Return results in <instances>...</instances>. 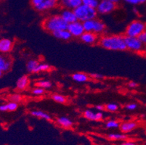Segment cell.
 Masks as SVG:
<instances>
[{"mask_svg":"<svg viewBox=\"0 0 146 145\" xmlns=\"http://www.w3.org/2000/svg\"><path fill=\"white\" fill-rule=\"evenodd\" d=\"M122 1L128 5H134V6L143 5L146 2V0H122Z\"/></svg>","mask_w":146,"mask_h":145,"instance_id":"33","label":"cell"},{"mask_svg":"<svg viewBox=\"0 0 146 145\" xmlns=\"http://www.w3.org/2000/svg\"><path fill=\"white\" fill-rule=\"evenodd\" d=\"M45 92H46V90L36 86H35V87H34L31 90V93L34 97H42L43 95H44Z\"/></svg>","mask_w":146,"mask_h":145,"instance_id":"29","label":"cell"},{"mask_svg":"<svg viewBox=\"0 0 146 145\" xmlns=\"http://www.w3.org/2000/svg\"><path fill=\"white\" fill-rule=\"evenodd\" d=\"M120 145H138L137 144L135 143L133 141H130V140H124V142H121L120 144Z\"/></svg>","mask_w":146,"mask_h":145,"instance_id":"38","label":"cell"},{"mask_svg":"<svg viewBox=\"0 0 146 145\" xmlns=\"http://www.w3.org/2000/svg\"><path fill=\"white\" fill-rule=\"evenodd\" d=\"M100 46L110 51H124L127 50L124 36L122 35H104L99 38Z\"/></svg>","mask_w":146,"mask_h":145,"instance_id":"1","label":"cell"},{"mask_svg":"<svg viewBox=\"0 0 146 145\" xmlns=\"http://www.w3.org/2000/svg\"><path fill=\"white\" fill-rule=\"evenodd\" d=\"M30 115L35 117L36 118H39L41 120H44L47 121H52V116L46 112L41 110H32L30 111Z\"/></svg>","mask_w":146,"mask_h":145,"instance_id":"20","label":"cell"},{"mask_svg":"<svg viewBox=\"0 0 146 145\" xmlns=\"http://www.w3.org/2000/svg\"><path fill=\"white\" fill-rule=\"evenodd\" d=\"M99 2L100 0H82V4L96 9Z\"/></svg>","mask_w":146,"mask_h":145,"instance_id":"32","label":"cell"},{"mask_svg":"<svg viewBox=\"0 0 146 145\" xmlns=\"http://www.w3.org/2000/svg\"><path fill=\"white\" fill-rule=\"evenodd\" d=\"M107 138L111 141H124L127 139V135L124 133H111L107 135Z\"/></svg>","mask_w":146,"mask_h":145,"instance_id":"24","label":"cell"},{"mask_svg":"<svg viewBox=\"0 0 146 145\" xmlns=\"http://www.w3.org/2000/svg\"><path fill=\"white\" fill-rule=\"evenodd\" d=\"M137 126V123L133 121H124L120 123L119 129H120L121 132L127 134L132 132L134 130L136 129Z\"/></svg>","mask_w":146,"mask_h":145,"instance_id":"15","label":"cell"},{"mask_svg":"<svg viewBox=\"0 0 146 145\" xmlns=\"http://www.w3.org/2000/svg\"><path fill=\"white\" fill-rule=\"evenodd\" d=\"M29 83H30V79H29V76L26 75H23L17 80L15 87L20 91H25L29 87Z\"/></svg>","mask_w":146,"mask_h":145,"instance_id":"17","label":"cell"},{"mask_svg":"<svg viewBox=\"0 0 146 145\" xmlns=\"http://www.w3.org/2000/svg\"><path fill=\"white\" fill-rule=\"evenodd\" d=\"M39 62L36 59H30L26 62V70L29 73H36V70Z\"/></svg>","mask_w":146,"mask_h":145,"instance_id":"23","label":"cell"},{"mask_svg":"<svg viewBox=\"0 0 146 145\" xmlns=\"http://www.w3.org/2000/svg\"><path fill=\"white\" fill-rule=\"evenodd\" d=\"M68 24L63 21L60 14H53L43 20L42 26L48 33L52 34L60 30L67 29Z\"/></svg>","mask_w":146,"mask_h":145,"instance_id":"2","label":"cell"},{"mask_svg":"<svg viewBox=\"0 0 146 145\" xmlns=\"http://www.w3.org/2000/svg\"><path fill=\"white\" fill-rule=\"evenodd\" d=\"M9 99H10V101H12V102L19 104L20 102H22L23 96L21 94H19V93H14V94H10V97H9Z\"/></svg>","mask_w":146,"mask_h":145,"instance_id":"31","label":"cell"},{"mask_svg":"<svg viewBox=\"0 0 146 145\" xmlns=\"http://www.w3.org/2000/svg\"><path fill=\"white\" fill-rule=\"evenodd\" d=\"M143 54H144V56H145L146 57V47L144 49V51H143Z\"/></svg>","mask_w":146,"mask_h":145,"instance_id":"41","label":"cell"},{"mask_svg":"<svg viewBox=\"0 0 146 145\" xmlns=\"http://www.w3.org/2000/svg\"><path fill=\"white\" fill-rule=\"evenodd\" d=\"M116 7H117V4L108 1V0H100L97 6L96 10L98 14L106 15L115 11Z\"/></svg>","mask_w":146,"mask_h":145,"instance_id":"8","label":"cell"},{"mask_svg":"<svg viewBox=\"0 0 146 145\" xmlns=\"http://www.w3.org/2000/svg\"><path fill=\"white\" fill-rule=\"evenodd\" d=\"M53 36L56 38L57 39L61 40V41H69L72 38V36L70 34V32L68 30V29H63V30H60L58 31H55L52 34Z\"/></svg>","mask_w":146,"mask_h":145,"instance_id":"18","label":"cell"},{"mask_svg":"<svg viewBox=\"0 0 146 145\" xmlns=\"http://www.w3.org/2000/svg\"><path fill=\"white\" fill-rule=\"evenodd\" d=\"M67 29L70 32L72 37H74V38H79L83 34L84 32L85 31L82 22L79 21L69 23L68 25Z\"/></svg>","mask_w":146,"mask_h":145,"instance_id":"9","label":"cell"},{"mask_svg":"<svg viewBox=\"0 0 146 145\" xmlns=\"http://www.w3.org/2000/svg\"><path fill=\"white\" fill-rule=\"evenodd\" d=\"M57 125L60 127L65 128V129H69L74 126V121L70 118L67 116H60L57 118L56 121Z\"/></svg>","mask_w":146,"mask_h":145,"instance_id":"16","label":"cell"},{"mask_svg":"<svg viewBox=\"0 0 146 145\" xmlns=\"http://www.w3.org/2000/svg\"><path fill=\"white\" fill-rule=\"evenodd\" d=\"M3 75V73H2V71H0V78H1V77H2V75Z\"/></svg>","mask_w":146,"mask_h":145,"instance_id":"42","label":"cell"},{"mask_svg":"<svg viewBox=\"0 0 146 145\" xmlns=\"http://www.w3.org/2000/svg\"><path fill=\"white\" fill-rule=\"evenodd\" d=\"M105 126L107 129H116V128H119L120 122L116 119L108 120L106 122Z\"/></svg>","mask_w":146,"mask_h":145,"instance_id":"26","label":"cell"},{"mask_svg":"<svg viewBox=\"0 0 146 145\" xmlns=\"http://www.w3.org/2000/svg\"><path fill=\"white\" fill-rule=\"evenodd\" d=\"M18 103L10 101L6 103L0 105V112L5 113V112H14L18 110Z\"/></svg>","mask_w":146,"mask_h":145,"instance_id":"21","label":"cell"},{"mask_svg":"<svg viewBox=\"0 0 146 145\" xmlns=\"http://www.w3.org/2000/svg\"><path fill=\"white\" fill-rule=\"evenodd\" d=\"M119 109V105L117 103L115 102H111V103L107 104L105 106V110L108 112H111V113H115L117 112Z\"/></svg>","mask_w":146,"mask_h":145,"instance_id":"30","label":"cell"},{"mask_svg":"<svg viewBox=\"0 0 146 145\" xmlns=\"http://www.w3.org/2000/svg\"><path fill=\"white\" fill-rule=\"evenodd\" d=\"M79 38L82 43L88 45H94L99 42V36L93 32L84 31Z\"/></svg>","mask_w":146,"mask_h":145,"instance_id":"11","label":"cell"},{"mask_svg":"<svg viewBox=\"0 0 146 145\" xmlns=\"http://www.w3.org/2000/svg\"><path fill=\"white\" fill-rule=\"evenodd\" d=\"M82 23L85 31L93 32L98 36L102 35L106 30V24L98 18L86 21Z\"/></svg>","mask_w":146,"mask_h":145,"instance_id":"5","label":"cell"},{"mask_svg":"<svg viewBox=\"0 0 146 145\" xmlns=\"http://www.w3.org/2000/svg\"><path fill=\"white\" fill-rule=\"evenodd\" d=\"M108 1H110V2H114V3H119V2L120 1V0H108Z\"/></svg>","mask_w":146,"mask_h":145,"instance_id":"40","label":"cell"},{"mask_svg":"<svg viewBox=\"0 0 146 145\" xmlns=\"http://www.w3.org/2000/svg\"><path fill=\"white\" fill-rule=\"evenodd\" d=\"M83 116L85 119L90 121H100L104 118V114L103 112L87 109L83 112Z\"/></svg>","mask_w":146,"mask_h":145,"instance_id":"10","label":"cell"},{"mask_svg":"<svg viewBox=\"0 0 146 145\" xmlns=\"http://www.w3.org/2000/svg\"><path fill=\"white\" fill-rule=\"evenodd\" d=\"M138 38H140V40L142 42V43L144 44V46H146V29L138 36Z\"/></svg>","mask_w":146,"mask_h":145,"instance_id":"35","label":"cell"},{"mask_svg":"<svg viewBox=\"0 0 146 145\" xmlns=\"http://www.w3.org/2000/svg\"><path fill=\"white\" fill-rule=\"evenodd\" d=\"M124 107H125L126 110H129V111H133V110L137 109L138 105L137 104L135 103V102H130V103L127 104Z\"/></svg>","mask_w":146,"mask_h":145,"instance_id":"34","label":"cell"},{"mask_svg":"<svg viewBox=\"0 0 146 145\" xmlns=\"http://www.w3.org/2000/svg\"><path fill=\"white\" fill-rule=\"evenodd\" d=\"M31 5L36 11L47 13L55 10L59 5V0H31Z\"/></svg>","mask_w":146,"mask_h":145,"instance_id":"4","label":"cell"},{"mask_svg":"<svg viewBox=\"0 0 146 145\" xmlns=\"http://www.w3.org/2000/svg\"><path fill=\"white\" fill-rule=\"evenodd\" d=\"M60 15L61 16V18H63V21L67 23L68 24L77 21V18H76V16L74 10H71V9L63 8V10H61Z\"/></svg>","mask_w":146,"mask_h":145,"instance_id":"13","label":"cell"},{"mask_svg":"<svg viewBox=\"0 0 146 145\" xmlns=\"http://www.w3.org/2000/svg\"><path fill=\"white\" fill-rule=\"evenodd\" d=\"M145 107H146V104H145Z\"/></svg>","mask_w":146,"mask_h":145,"instance_id":"43","label":"cell"},{"mask_svg":"<svg viewBox=\"0 0 146 145\" xmlns=\"http://www.w3.org/2000/svg\"><path fill=\"white\" fill-rule=\"evenodd\" d=\"M59 4L63 8L74 10L82 4V0H59Z\"/></svg>","mask_w":146,"mask_h":145,"instance_id":"19","label":"cell"},{"mask_svg":"<svg viewBox=\"0 0 146 145\" xmlns=\"http://www.w3.org/2000/svg\"><path fill=\"white\" fill-rule=\"evenodd\" d=\"M127 86L130 88V89H135L138 86V83L137 82L134 81H131L127 83Z\"/></svg>","mask_w":146,"mask_h":145,"instance_id":"37","label":"cell"},{"mask_svg":"<svg viewBox=\"0 0 146 145\" xmlns=\"http://www.w3.org/2000/svg\"><path fill=\"white\" fill-rule=\"evenodd\" d=\"M52 68V66H50L48 63L46 62H39L36 70V73H43V72L50 71Z\"/></svg>","mask_w":146,"mask_h":145,"instance_id":"28","label":"cell"},{"mask_svg":"<svg viewBox=\"0 0 146 145\" xmlns=\"http://www.w3.org/2000/svg\"><path fill=\"white\" fill-rule=\"evenodd\" d=\"M14 46L13 40L8 38H3L0 39V54H7L11 52Z\"/></svg>","mask_w":146,"mask_h":145,"instance_id":"12","label":"cell"},{"mask_svg":"<svg viewBox=\"0 0 146 145\" xmlns=\"http://www.w3.org/2000/svg\"><path fill=\"white\" fill-rule=\"evenodd\" d=\"M35 86H39V87L42 88L44 89H50L52 87V83L50 81L46 79L38 80L35 83Z\"/></svg>","mask_w":146,"mask_h":145,"instance_id":"25","label":"cell"},{"mask_svg":"<svg viewBox=\"0 0 146 145\" xmlns=\"http://www.w3.org/2000/svg\"><path fill=\"white\" fill-rule=\"evenodd\" d=\"M74 11L76 16L77 21L82 23L89 20L95 19L97 18L98 16V12L95 8L90 7L83 4H81L79 6L75 8Z\"/></svg>","mask_w":146,"mask_h":145,"instance_id":"3","label":"cell"},{"mask_svg":"<svg viewBox=\"0 0 146 145\" xmlns=\"http://www.w3.org/2000/svg\"><path fill=\"white\" fill-rule=\"evenodd\" d=\"M95 108L97 111L103 112V110H105V106L103 105H97L95 106Z\"/></svg>","mask_w":146,"mask_h":145,"instance_id":"39","label":"cell"},{"mask_svg":"<svg viewBox=\"0 0 146 145\" xmlns=\"http://www.w3.org/2000/svg\"><path fill=\"white\" fill-rule=\"evenodd\" d=\"M146 29V24L140 20H134L128 24L125 29V36L138 37Z\"/></svg>","mask_w":146,"mask_h":145,"instance_id":"6","label":"cell"},{"mask_svg":"<svg viewBox=\"0 0 146 145\" xmlns=\"http://www.w3.org/2000/svg\"><path fill=\"white\" fill-rule=\"evenodd\" d=\"M13 66V60L8 56L0 54V71L6 73L11 69Z\"/></svg>","mask_w":146,"mask_h":145,"instance_id":"14","label":"cell"},{"mask_svg":"<svg viewBox=\"0 0 146 145\" xmlns=\"http://www.w3.org/2000/svg\"><path fill=\"white\" fill-rule=\"evenodd\" d=\"M90 76L92 77V78L94 79H97V80H100V79H103L104 78V75H102V74H100V73H92L90 75Z\"/></svg>","mask_w":146,"mask_h":145,"instance_id":"36","label":"cell"},{"mask_svg":"<svg viewBox=\"0 0 146 145\" xmlns=\"http://www.w3.org/2000/svg\"><path fill=\"white\" fill-rule=\"evenodd\" d=\"M125 44L127 50L135 53H143L144 51L145 46L138 37L125 36Z\"/></svg>","mask_w":146,"mask_h":145,"instance_id":"7","label":"cell"},{"mask_svg":"<svg viewBox=\"0 0 146 145\" xmlns=\"http://www.w3.org/2000/svg\"><path fill=\"white\" fill-rule=\"evenodd\" d=\"M71 78L76 83H86L90 79V76L88 74L83 72H76L72 74Z\"/></svg>","mask_w":146,"mask_h":145,"instance_id":"22","label":"cell"},{"mask_svg":"<svg viewBox=\"0 0 146 145\" xmlns=\"http://www.w3.org/2000/svg\"><path fill=\"white\" fill-rule=\"evenodd\" d=\"M51 98L54 102L58 104H66L67 102V98L63 94L55 93L51 96Z\"/></svg>","mask_w":146,"mask_h":145,"instance_id":"27","label":"cell"}]
</instances>
